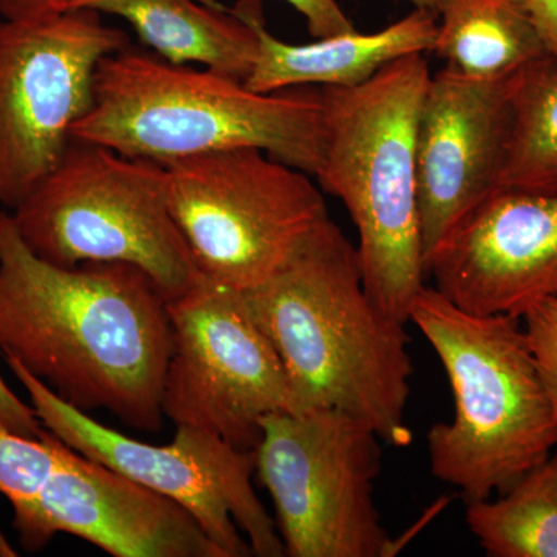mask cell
<instances>
[{
	"instance_id": "cell-1",
	"label": "cell",
	"mask_w": 557,
	"mask_h": 557,
	"mask_svg": "<svg viewBox=\"0 0 557 557\" xmlns=\"http://www.w3.org/2000/svg\"><path fill=\"white\" fill-rule=\"evenodd\" d=\"M171 347L168 299L148 273L126 262H47L0 209L3 358L73 408L159 432Z\"/></svg>"
},
{
	"instance_id": "cell-2",
	"label": "cell",
	"mask_w": 557,
	"mask_h": 557,
	"mask_svg": "<svg viewBox=\"0 0 557 557\" xmlns=\"http://www.w3.org/2000/svg\"><path fill=\"white\" fill-rule=\"evenodd\" d=\"M244 298L284 364L295 413L336 410L368 424L387 445L408 448L413 364L406 324L370 299L357 247L335 222L325 219Z\"/></svg>"
},
{
	"instance_id": "cell-3",
	"label": "cell",
	"mask_w": 557,
	"mask_h": 557,
	"mask_svg": "<svg viewBox=\"0 0 557 557\" xmlns=\"http://www.w3.org/2000/svg\"><path fill=\"white\" fill-rule=\"evenodd\" d=\"M72 138L160 164L255 148L314 177L324 157V108L319 91L259 94L233 76L129 44L98 64L94 102Z\"/></svg>"
},
{
	"instance_id": "cell-4",
	"label": "cell",
	"mask_w": 557,
	"mask_h": 557,
	"mask_svg": "<svg viewBox=\"0 0 557 557\" xmlns=\"http://www.w3.org/2000/svg\"><path fill=\"white\" fill-rule=\"evenodd\" d=\"M409 322L453 388V420L428 434L432 474L467 502L504 494L557 448L555 410L522 319L471 313L424 285Z\"/></svg>"
},
{
	"instance_id": "cell-5",
	"label": "cell",
	"mask_w": 557,
	"mask_h": 557,
	"mask_svg": "<svg viewBox=\"0 0 557 557\" xmlns=\"http://www.w3.org/2000/svg\"><path fill=\"white\" fill-rule=\"evenodd\" d=\"M429 78L426 58L417 53L359 86L319 90L325 145L314 177L343 201L358 231L370 299L403 324L428 277L418 228L416 137Z\"/></svg>"
},
{
	"instance_id": "cell-6",
	"label": "cell",
	"mask_w": 557,
	"mask_h": 557,
	"mask_svg": "<svg viewBox=\"0 0 557 557\" xmlns=\"http://www.w3.org/2000/svg\"><path fill=\"white\" fill-rule=\"evenodd\" d=\"M11 215L27 247L58 267L132 263L168 300L200 276L172 218L166 166L157 161L73 139Z\"/></svg>"
},
{
	"instance_id": "cell-7",
	"label": "cell",
	"mask_w": 557,
	"mask_h": 557,
	"mask_svg": "<svg viewBox=\"0 0 557 557\" xmlns=\"http://www.w3.org/2000/svg\"><path fill=\"white\" fill-rule=\"evenodd\" d=\"M172 218L205 276L228 287L269 281L329 219L310 174L263 150H212L164 164Z\"/></svg>"
},
{
	"instance_id": "cell-8",
	"label": "cell",
	"mask_w": 557,
	"mask_h": 557,
	"mask_svg": "<svg viewBox=\"0 0 557 557\" xmlns=\"http://www.w3.org/2000/svg\"><path fill=\"white\" fill-rule=\"evenodd\" d=\"M256 472L288 557H386L392 547L373 491L381 440L336 410L262 418Z\"/></svg>"
},
{
	"instance_id": "cell-9",
	"label": "cell",
	"mask_w": 557,
	"mask_h": 557,
	"mask_svg": "<svg viewBox=\"0 0 557 557\" xmlns=\"http://www.w3.org/2000/svg\"><path fill=\"white\" fill-rule=\"evenodd\" d=\"M3 359L27 391L42 426L69 448L174 498L225 557L285 556L276 522L252 485L256 450L185 424H178L168 445L139 442L73 408L20 362Z\"/></svg>"
},
{
	"instance_id": "cell-10",
	"label": "cell",
	"mask_w": 557,
	"mask_h": 557,
	"mask_svg": "<svg viewBox=\"0 0 557 557\" xmlns=\"http://www.w3.org/2000/svg\"><path fill=\"white\" fill-rule=\"evenodd\" d=\"M171 355L161 408L175 426L219 435L255 450L262 418L296 412L287 372L249 313L242 289L200 276L168 300Z\"/></svg>"
},
{
	"instance_id": "cell-11",
	"label": "cell",
	"mask_w": 557,
	"mask_h": 557,
	"mask_svg": "<svg viewBox=\"0 0 557 557\" xmlns=\"http://www.w3.org/2000/svg\"><path fill=\"white\" fill-rule=\"evenodd\" d=\"M94 10L0 21V205L14 209L58 166L94 102L98 64L129 46Z\"/></svg>"
},
{
	"instance_id": "cell-12",
	"label": "cell",
	"mask_w": 557,
	"mask_h": 557,
	"mask_svg": "<svg viewBox=\"0 0 557 557\" xmlns=\"http://www.w3.org/2000/svg\"><path fill=\"white\" fill-rule=\"evenodd\" d=\"M446 65L429 78L417 121L418 228L424 270L437 249L500 189L511 135V84Z\"/></svg>"
},
{
	"instance_id": "cell-13",
	"label": "cell",
	"mask_w": 557,
	"mask_h": 557,
	"mask_svg": "<svg viewBox=\"0 0 557 557\" xmlns=\"http://www.w3.org/2000/svg\"><path fill=\"white\" fill-rule=\"evenodd\" d=\"M53 437L57 465L38 496L13 507L22 547L38 553L60 533L115 557H225L175 502Z\"/></svg>"
},
{
	"instance_id": "cell-14",
	"label": "cell",
	"mask_w": 557,
	"mask_h": 557,
	"mask_svg": "<svg viewBox=\"0 0 557 557\" xmlns=\"http://www.w3.org/2000/svg\"><path fill=\"white\" fill-rule=\"evenodd\" d=\"M426 276L471 313L522 318L557 298V193L498 189L432 256Z\"/></svg>"
},
{
	"instance_id": "cell-15",
	"label": "cell",
	"mask_w": 557,
	"mask_h": 557,
	"mask_svg": "<svg viewBox=\"0 0 557 557\" xmlns=\"http://www.w3.org/2000/svg\"><path fill=\"white\" fill-rule=\"evenodd\" d=\"M233 11L258 33V60L244 83L259 94L313 84L359 86L399 58L432 51L438 32L437 14L416 9L372 35L351 32L295 46L267 30L260 0H239Z\"/></svg>"
},
{
	"instance_id": "cell-16",
	"label": "cell",
	"mask_w": 557,
	"mask_h": 557,
	"mask_svg": "<svg viewBox=\"0 0 557 557\" xmlns=\"http://www.w3.org/2000/svg\"><path fill=\"white\" fill-rule=\"evenodd\" d=\"M97 11L129 22L146 46L174 64H201L245 81L258 60L251 24L212 0H102Z\"/></svg>"
},
{
	"instance_id": "cell-17",
	"label": "cell",
	"mask_w": 557,
	"mask_h": 557,
	"mask_svg": "<svg viewBox=\"0 0 557 557\" xmlns=\"http://www.w3.org/2000/svg\"><path fill=\"white\" fill-rule=\"evenodd\" d=\"M432 53L480 79L515 75L547 57L528 0H440Z\"/></svg>"
},
{
	"instance_id": "cell-18",
	"label": "cell",
	"mask_w": 557,
	"mask_h": 557,
	"mask_svg": "<svg viewBox=\"0 0 557 557\" xmlns=\"http://www.w3.org/2000/svg\"><path fill=\"white\" fill-rule=\"evenodd\" d=\"M467 523L491 557H557V448L497 500L467 502Z\"/></svg>"
},
{
	"instance_id": "cell-19",
	"label": "cell",
	"mask_w": 557,
	"mask_h": 557,
	"mask_svg": "<svg viewBox=\"0 0 557 557\" xmlns=\"http://www.w3.org/2000/svg\"><path fill=\"white\" fill-rule=\"evenodd\" d=\"M512 123L500 189L557 193V60L531 62L509 79Z\"/></svg>"
},
{
	"instance_id": "cell-20",
	"label": "cell",
	"mask_w": 557,
	"mask_h": 557,
	"mask_svg": "<svg viewBox=\"0 0 557 557\" xmlns=\"http://www.w3.org/2000/svg\"><path fill=\"white\" fill-rule=\"evenodd\" d=\"M54 465L57 450L47 429L40 438H27L0 424V494L11 507L38 496Z\"/></svg>"
},
{
	"instance_id": "cell-21",
	"label": "cell",
	"mask_w": 557,
	"mask_h": 557,
	"mask_svg": "<svg viewBox=\"0 0 557 557\" xmlns=\"http://www.w3.org/2000/svg\"><path fill=\"white\" fill-rule=\"evenodd\" d=\"M520 319L557 421V298L537 300Z\"/></svg>"
},
{
	"instance_id": "cell-22",
	"label": "cell",
	"mask_w": 557,
	"mask_h": 557,
	"mask_svg": "<svg viewBox=\"0 0 557 557\" xmlns=\"http://www.w3.org/2000/svg\"><path fill=\"white\" fill-rule=\"evenodd\" d=\"M287 2L306 17L307 28L314 39L357 32L336 0H287Z\"/></svg>"
},
{
	"instance_id": "cell-23",
	"label": "cell",
	"mask_w": 557,
	"mask_h": 557,
	"mask_svg": "<svg viewBox=\"0 0 557 557\" xmlns=\"http://www.w3.org/2000/svg\"><path fill=\"white\" fill-rule=\"evenodd\" d=\"M102 0H0L3 20L30 21L73 10L97 11Z\"/></svg>"
},
{
	"instance_id": "cell-24",
	"label": "cell",
	"mask_w": 557,
	"mask_h": 557,
	"mask_svg": "<svg viewBox=\"0 0 557 557\" xmlns=\"http://www.w3.org/2000/svg\"><path fill=\"white\" fill-rule=\"evenodd\" d=\"M0 424L27 438H40V434L46 429L33 406L22 401L2 379H0Z\"/></svg>"
},
{
	"instance_id": "cell-25",
	"label": "cell",
	"mask_w": 557,
	"mask_h": 557,
	"mask_svg": "<svg viewBox=\"0 0 557 557\" xmlns=\"http://www.w3.org/2000/svg\"><path fill=\"white\" fill-rule=\"evenodd\" d=\"M528 7L545 49L557 60V0H528Z\"/></svg>"
},
{
	"instance_id": "cell-26",
	"label": "cell",
	"mask_w": 557,
	"mask_h": 557,
	"mask_svg": "<svg viewBox=\"0 0 557 557\" xmlns=\"http://www.w3.org/2000/svg\"><path fill=\"white\" fill-rule=\"evenodd\" d=\"M410 2L416 5V9L429 10L437 14L440 0H410Z\"/></svg>"
},
{
	"instance_id": "cell-27",
	"label": "cell",
	"mask_w": 557,
	"mask_h": 557,
	"mask_svg": "<svg viewBox=\"0 0 557 557\" xmlns=\"http://www.w3.org/2000/svg\"><path fill=\"white\" fill-rule=\"evenodd\" d=\"M0 556H3V557L16 556V553H14V549L11 548L9 541H7L5 536H3L2 533H0Z\"/></svg>"
}]
</instances>
